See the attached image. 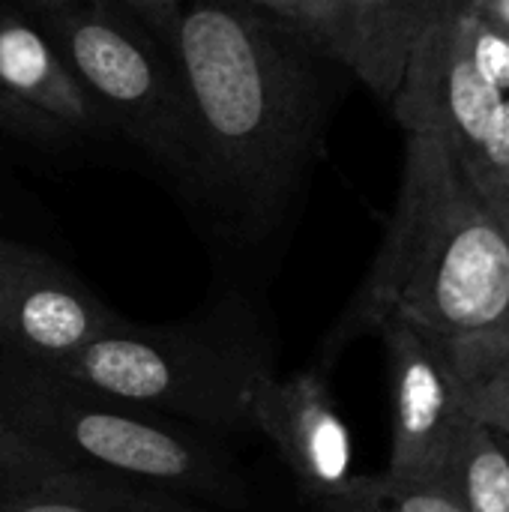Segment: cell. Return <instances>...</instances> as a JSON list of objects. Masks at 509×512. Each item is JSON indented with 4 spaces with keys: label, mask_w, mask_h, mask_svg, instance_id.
I'll return each mask as SVG.
<instances>
[{
    "label": "cell",
    "mask_w": 509,
    "mask_h": 512,
    "mask_svg": "<svg viewBox=\"0 0 509 512\" xmlns=\"http://www.w3.org/2000/svg\"><path fill=\"white\" fill-rule=\"evenodd\" d=\"M162 42L195 126L189 186L243 222H267L294 195L321 138L318 48L246 0H183Z\"/></svg>",
    "instance_id": "1"
},
{
    "label": "cell",
    "mask_w": 509,
    "mask_h": 512,
    "mask_svg": "<svg viewBox=\"0 0 509 512\" xmlns=\"http://www.w3.org/2000/svg\"><path fill=\"white\" fill-rule=\"evenodd\" d=\"M384 318L441 345L509 333V237L435 135L408 132L399 201L339 339Z\"/></svg>",
    "instance_id": "2"
},
{
    "label": "cell",
    "mask_w": 509,
    "mask_h": 512,
    "mask_svg": "<svg viewBox=\"0 0 509 512\" xmlns=\"http://www.w3.org/2000/svg\"><path fill=\"white\" fill-rule=\"evenodd\" d=\"M0 420L60 468L105 471L213 510H243L237 462L201 432L0 348Z\"/></svg>",
    "instance_id": "3"
},
{
    "label": "cell",
    "mask_w": 509,
    "mask_h": 512,
    "mask_svg": "<svg viewBox=\"0 0 509 512\" xmlns=\"http://www.w3.org/2000/svg\"><path fill=\"white\" fill-rule=\"evenodd\" d=\"M45 369L198 432L231 435L246 429L249 384L273 363L258 321L222 306L180 324L120 318L84 351Z\"/></svg>",
    "instance_id": "4"
},
{
    "label": "cell",
    "mask_w": 509,
    "mask_h": 512,
    "mask_svg": "<svg viewBox=\"0 0 509 512\" xmlns=\"http://www.w3.org/2000/svg\"><path fill=\"white\" fill-rule=\"evenodd\" d=\"M33 18L99 102L111 129L192 183L195 126L168 45L114 0H63Z\"/></svg>",
    "instance_id": "5"
},
{
    "label": "cell",
    "mask_w": 509,
    "mask_h": 512,
    "mask_svg": "<svg viewBox=\"0 0 509 512\" xmlns=\"http://www.w3.org/2000/svg\"><path fill=\"white\" fill-rule=\"evenodd\" d=\"M507 99L480 57L468 0H456L417 39L390 102L405 132L441 138L468 165L495 138Z\"/></svg>",
    "instance_id": "6"
},
{
    "label": "cell",
    "mask_w": 509,
    "mask_h": 512,
    "mask_svg": "<svg viewBox=\"0 0 509 512\" xmlns=\"http://www.w3.org/2000/svg\"><path fill=\"white\" fill-rule=\"evenodd\" d=\"M390 366V462L396 483L435 486L444 462L471 423L456 375L444 348L402 318H384L378 327Z\"/></svg>",
    "instance_id": "7"
},
{
    "label": "cell",
    "mask_w": 509,
    "mask_h": 512,
    "mask_svg": "<svg viewBox=\"0 0 509 512\" xmlns=\"http://www.w3.org/2000/svg\"><path fill=\"white\" fill-rule=\"evenodd\" d=\"M120 321L51 255L0 237V348L57 366Z\"/></svg>",
    "instance_id": "8"
},
{
    "label": "cell",
    "mask_w": 509,
    "mask_h": 512,
    "mask_svg": "<svg viewBox=\"0 0 509 512\" xmlns=\"http://www.w3.org/2000/svg\"><path fill=\"white\" fill-rule=\"evenodd\" d=\"M246 429L267 438L312 504L339 495L354 477L351 432L318 369L285 381L258 375L246 393Z\"/></svg>",
    "instance_id": "9"
},
{
    "label": "cell",
    "mask_w": 509,
    "mask_h": 512,
    "mask_svg": "<svg viewBox=\"0 0 509 512\" xmlns=\"http://www.w3.org/2000/svg\"><path fill=\"white\" fill-rule=\"evenodd\" d=\"M0 87L69 132H108L99 102L18 3L0 0Z\"/></svg>",
    "instance_id": "10"
},
{
    "label": "cell",
    "mask_w": 509,
    "mask_h": 512,
    "mask_svg": "<svg viewBox=\"0 0 509 512\" xmlns=\"http://www.w3.org/2000/svg\"><path fill=\"white\" fill-rule=\"evenodd\" d=\"M456 0H348L330 57L345 63L372 93L393 99L417 39Z\"/></svg>",
    "instance_id": "11"
},
{
    "label": "cell",
    "mask_w": 509,
    "mask_h": 512,
    "mask_svg": "<svg viewBox=\"0 0 509 512\" xmlns=\"http://www.w3.org/2000/svg\"><path fill=\"white\" fill-rule=\"evenodd\" d=\"M0 512H219L159 486L105 471L63 468L30 486L0 489Z\"/></svg>",
    "instance_id": "12"
},
{
    "label": "cell",
    "mask_w": 509,
    "mask_h": 512,
    "mask_svg": "<svg viewBox=\"0 0 509 512\" xmlns=\"http://www.w3.org/2000/svg\"><path fill=\"white\" fill-rule=\"evenodd\" d=\"M465 512H509V453L504 441L471 420L435 483Z\"/></svg>",
    "instance_id": "13"
},
{
    "label": "cell",
    "mask_w": 509,
    "mask_h": 512,
    "mask_svg": "<svg viewBox=\"0 0 509 512\" xmlns=\"http://www.w3.org/2000/svg\"><path fill=\"white\" fill-rule=\"evenodd\" d=\"M441 348L456 375L468 417L495 435L509 438V333Z\"/></svg>",
    "instance_id": "14"
},
{
    "label": "cell",
    "mask_w": 509,
    "mask_h": 512,
    "mask_svg": "<svg viewBox=\"0 0 509 512\" xmlns=\"http://www.w3.org/2000/svg\"><path fill=\"white\" fill-rule=\"evenodd\" d=\"M315 507L321 512H465L438 486L396 483L387 474H354L339 495Z\"/></svg>",
    "instance_id": "15"
},
{
    "label": "cell",
    "mask_w": 509,
    "mask_h": 512,
    "mask_svg": "<svg viewBox=\"0 0 509 512\" xmlns=\"http://www.w3.org/2000/svg\"><path fill=\"white\" fill-rule=\"evenodd\" d=\"M246 3H252L261 12L273 15L276 21L294 27L300 36H306L324 54H330L342 12L348 6V0H246Z\"/></svg>",
    "instance_id": "16"
},
{
    "label": "cell",
    "mask_w": 509,
    "mask_h": 512,
    "mask_svg": "<svg viewBox=\"0 0 509 512\" xmlns=\"http://www.w3.org/2000/svg\"><path fill=\"white\" fill-rule=\"evenodd\" d=\"M63 471L54 459L39 453L33 444H27L21 435H15L0 420V489L9 486H30L51 474Z\"/></svg>",
    "instance_id": "17"
},
{
    "label": "cell",
    "mask_w": 509,
    "mask_h": 512,
    "mask_svg": "<svg viewBox=\"0 0 509 512\" xmlns=\"http://www.w3.org/2000/svg\"><path fill=\"white\" fill-rule=\"evenodd\" d=\"M0 132L15 135V138L30 141V144H48V147L63 144L75 135L63 123L39 114L36 108L24 105L21 99H15L3 87H0Z\"/></svg>",
    "instance_id": "18"
},
{
    "label": "cell",
    "mask_w": 509,
    "mask_h": 512,
    "mask_svg": "<svg viewBox=\"0 0 509 512\" xmlns=\"http://www.w3.org/2000/svg\"><path fill=\"white\" fill-rule=\"evenodd\" d=\"M462 171H465L468 180H483V177H495V174H507L509 171V99L495 138L489 141V147L474 162L462 165Z\"/></svg>",
    "instance_id": "19"
},
{
    "label": "cell",
    "mask_w": 509,
    "mask_h": 512,
    "mask_svg": "<svg viewBox=\"0 0 509 512\" xmlns=\"http://www.w3.org/2000/svg\"><path fill=\"white\" fill-rule=\"evenodd\" d=\"M117 6H123L129 15H135L147 30H153L159 39L171 30L183 0H114Z\"/></svg>",
    "instance_id": "20"
},
{
    "label": "cell",
    "mask_w": 509,
    "mask_h": 512,
    "mask_svg": "<svg viewBox=\"0 0 509 512\" xmlns=\"http://www.w3.org/2000/svg\"><path fill=\"white\" fill-rule=\"evenodd\" d=\"M471 186L480 195L489 216L509 237V171L507 174H495V177H483V180H471Z\"/></svg>",
    "instance_id": "21"
},
{
    "label": "cell",
    "mask_w": 509,
    "mask_h": 512,
    "mask_svg": "<svg viewBox=\"0 0 509 512\" xmlns=\"http://www.w3.org/2000/svg\"><path fill=\"white\" fill-rule=\"evenodd\" d=\"M471 6L498 30H504L509 36V0H471Z\"/></svg>",
    "instance_id": "22"
},
{
    "label": "cell",
    "mask_w": 509,
    "mask_h": 512,
    "mask_svg": "<svg viewBox=\"0 0 509 512\" xmlns=\"http://www.w3.org/2000/svg\"><path fill=\"white\" fill-rule=\"evenodd\" d=\"M12 3H18L24 12L36 15V12H42V9H51V6H57V3H63V0H12Z\"/></svg>",
    "instance_id": "23"
},
{
    "label": "cell",
    "mask_w": 509,
    "mask_h": 512,
    "mask_svg": "<svg viewBox=\"0 0 509 512\" xmlns=\"http://www.w3.org/2000/svg\"><path fill=\"white\" fill-rule=\"evenodd\" d=\"M498 438H501V435H498ZM501 441H504V447H507V453H509V438H501Z\"/></svg>",
    "instance_id": "24"
}]
</instances>
